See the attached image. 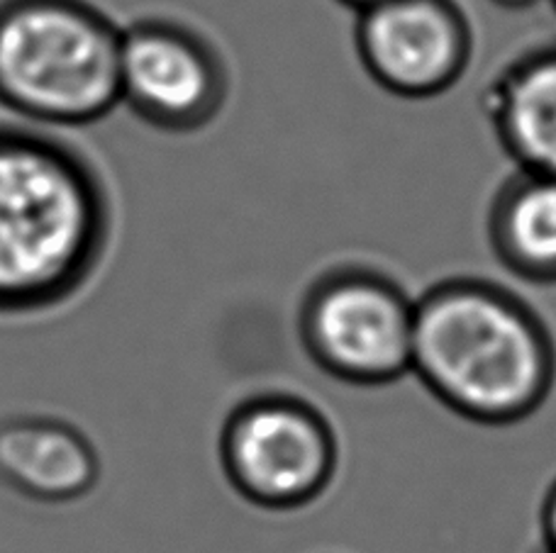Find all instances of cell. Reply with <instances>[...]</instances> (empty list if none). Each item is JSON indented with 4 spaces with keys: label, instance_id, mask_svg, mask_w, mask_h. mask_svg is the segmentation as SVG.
Here are the masks:
<instances>
[{
    "label": "cell",
    "instance_id": "cell-5",
    "mask_svg": "<svg viewBox=\"0 0 556 553\" xmlns=\"http://www.w3.org/2000/svg\"><path fill=\"white\" fill-rule=\"evenodd\" d=\"M230 98L232 66L201 25L152 13L123 27L121 105L149 130L172 137L205 132Z\"/></svg>",
    "mask_w": 556,
    "mask_h": 553
},
{
    "label": "cell",
    "instance_id": "cell-4",
    "mask_svg": "<svg viewBox=\"0 0 556 553\" xmlns=\"http://www.w3.org/2000/svg\"><path fill=\"white\" fill-rule=\"evenodd\" d=\"M305 351L332 378L386 385L413 366L415 300L371 266H337L323 273L301 305Z\"/></svg>",
    "mask_w": 556,
    "mask_h": 553
},
{
    "label": "cell",
    "instance_id": "cell-11",
    "mask_svg": "<svg viewBox=\"0 0 556 553\" xmlns=\"http://www.w3.org/2000/svg\"><path fill=\"white\" fill-rule=\"evenodd\" d=\"M542 531H544V549L547 553H556V483L549 488L542 507Z\"/></svg>",
    "mask_w": 556,
    "mask_h": 553
},
{
    "label": "cell",
    "instance_id": "cell-2",
    "mask_svg": "<svg viewBox=\"0 0 556 553\" xmlns=\"http://www.w3.org/2000/svg\"><path fill=\"white\" fill-rule=\"evenodd\" d=\"M410 371L459 417L503 427L549 398L556 347L547 324L513 291L454 279L415 303Z\"/></svg>",
    "mask_w": 556,
    "mask_h": 553
},
{
    "label": "cell",
    "instance_id": "cell-3",
    "mask_svg": "<svg viewBox=\"0 0 556 553\" xmlns=\"http://www.w3.org/2000/svg\"><path fill=\"white\" fill-rule=\"evenodd\" d=\"M123 27L93 0H0V107L78 130L121 105Z\"/></svg>",
    "mask_w": 556,
    "mask_h": 553
},
{
    "label": "cell",
    "instance_id": "cell-12",
    "mask_svg": "<svg viewBox=\"0 0 556 553\" xmlns=\"http://www.w3.org/2000/svg\"><path fill=\"white\" fill-rule=\"evenodd\" d=\"M491 3L503 10H528V8L540 5L542 0H491ZM544 3H549V0H544Z\"/></svg>",
    "mask_w": 556,
    "mask_h": 553
},
{
    "label": "cell",
    "instance_id": "cell-14",
    "mask_svg": "<svg viewBox=\"0 0 556 553\" xmlns=\"http://www.w3.org/2000/svg\"><path fill=\"white\" fill-rule=\"evenodd\" d=\"M549 3H552V5H554V10H556V0H549Z\"/></svg>",
    "mask_w": 556,
    "mask_h": 553
},
{
    "label": "cell",
    "instance_id": "cell-13",
    "mask_svg": "<svg viewBox=\"0 0 556 553\" xmlns=\"http://www.w3.org/2000/svg\"><path fill=\"white\" fill-rule=\"evenodd\" d=\"M337 3L340 5H344V8H350V10H362V8H369V5H374V3H379V0H337Z\"/></svg>",
    "mask_w": 556,
    "mask_h": 553
},
{
    "label": "cell",
    "instance_id": "cell-9",
    "mask_svg": "<svg viewBox=\"0 0 556 553\" xmlns=\"http://www.w3.org/2000/svg\"><path fill=\"white\" fill-rule=\"evenodd\" d=\"M98 478V451L74 424L39 414L0 422V483L17 496L64 505L86 498Z\"/></svg>",
    "mask_w": 556,
    "mask_h": 553
},
{
    "label": "cell",
    "instance_id": "cell-10",
    "mask_svg": "<svg viewBox=\"0 0 556 553\" xmlns=\"http://www.w3.org/2000/svg\"><path fill=\"white\" fill-rule=\"evenodd\" d=\"M489 240L513 275L556 285V176L515 169L491 203Z\"/></svg>",
    "mask_w": 556,
    "mask_h": 553
},
{
    "label": "cell",
    "instance_id": "cell-6",
    "mask_svg": "<svg viewBox=\"0 0 556 553\" xmlns=\"http://www.w3.org/2000/svg\"><path fill=\"white\" fill-rule=\"evenodd\" d=\"M220 461L247 502L283 512L311 505L330 488L340 443L315 404L269 393L237 404L225 420Z\"/></svg>",
    "mask_w": 556,
    "mask_h": 553
},
{
    "label": "cell",
    "instance_id": "cell-1",
    "mask_svg": "<svg viewBox=\"0 0 556 553\" xmlns=\"http://www.w3.org/2000/svg\"><path fill=\"white\" fill-rule=\"evenodd\" d=\"M113 227L111 185L84 146L0 117V314L74 298L101 266Z\"/></svg>",
    "mask_w": 556,
    "mask_h": 553
},
{
    "label": "cell",
    "instance_id": "cell-8",
    "mask_svg": "<svg viewBox=\"0 0 556 553\" xmlns=\"http://www.w3.org/2000/svg\"><path fill=\"white\" fill-rule=\"evenodd\" d=\"M483 113L515 169L556 176V42L513 56L485 88Z\"/></svg>",
    "mask_w": 556,
    "mask_h": 553
},
{
    "label": "cell",
    "instance_id": "cell-7",
    "mask_svg": "<svg viewBox=\"0 0 556 553\" xmlns=\"http://www.w3.org/2000/svg\"><path fill=\"white\" fill-rule=\"evenodd\" d=\"M354 15L356 56L381 91L430 101L469 74L476 33L456 0H379Z\"/></svg>",
    "mask_w": 556,
    "mask_h": 553
}]
</instances>
